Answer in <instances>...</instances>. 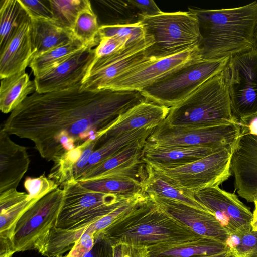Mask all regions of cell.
<instances>
[{
    "mask_svg": "<svg viewBox=\"0 0 257 257\" xmlns=\"http://www.w3.org/2000/svg\"><path fill=\"white\" fill-rule=\"evenodd\" d=\"M30 31L31 19L29 17L0 50L1 79L25 71L34 57Z\"/></svg>",
    "mask_w": 257,
    "mask_h": 257,
    "instance_id": "44dd1931",
    "label": "cell"
},
{
    "mask_svg": "<svg viewBox=\"0 0 257 257\" xmlns=\"http://www.w3.org/2000/svg\"><path fill=\"white\" fill-rule=\"evenodd\" d=\"M137 9L140 16H152L162 12L155 2L153 0H129Z\"/></svg>",
    "mask_w": 257,
    "mask_h": 257,
    "instance_id": "ee69618b",
    "label": "cell"
},
{
    "mask_svg": "<svg viewBox=\"0 0 257 257\" xmlns=\"http://www.w3.org/2000/svg\"><path fill=\"white\" fill-rule=\"evenodd\" d=\"M62 189L64 199L56 227L66 230L89 226L133 196L94 191L83 187L76 180Z\"/></svg>",
    "mask_w": 257,
    "mask_h": 257,
    "instance_id": "52a82bcc",
    "label": "cell"
},
{
    "mask_svg": "<svg viewBox=\"0 0 257 257\" xmlns=\"http://www.w3.org/2000/svg\"><path fill=\"white\" fill-rule=\"evenodd\" d=\"M240 134L238 123L195 127L173 126L163 122L155 128L147 142L164 146L228 147L236 145Z\"/></svg>",
    "mask_w": 257,
    "mask_h": 257,
    "instance_id": "4fadbf2b",
    "label": "cell"
},
{
    "mask_svg": "<svg viewBox=\"0 0 257 257\" xmlns=\"http://www.w3.org/2000/svg\"><path fill=\"white\" fill-rule=\"evenodd\" d=\"M99 235L112 245L126 243L148 247L202 237L166 212L148 196L133 212Z\"/></svg>",
    "mask_w": 257,
    "mask_h": 257,
    "instance_id": "3957f363",
    "label": "cell"
},
{
    "mask_svg": "<svg viewBox=\"0 0 257 257\" xmlns=\"http://www.w3.org/2000/svg\"><path fill=\"white\" fill-rule=\"evenodd\" d=\"M88 144L86 141L74 149L67 151L56 159L48 174V178L56 182L59 187L76 181L74 168Z\"/></svg>",
    "mask_w": 257,
    "mask_h": 257,
    "instance_id": "d6a6232c",
    "label": "cell"
},
{
    "mask_svg": "<svg viewBox=\"0 0 257 257\" xmlns=\"http://www.w3.org/2000/svg\"><path fill=\"white\" fill-rule=\"evenodd\" d=\"M144 26L140 22L121 25H103L99 29V39L107 37L117 36L129 39L130 43L138 41L146 37Z\"/></svg>",
    "mask_w": 257,
    "mask_h": 257,
    "instance_id": "8d00e7d4",
    "label": "cell"
},
{
    "mask_svg": "<svg viewBox=\"0 0 257 257\" xmlns=\"http://www.w3.org/2000/svg\"><path fill=\"white\" fill-rule=\"evenodd\" d=\"M67 90L28 96L1 129L31 140L40 155L54 161L109 126L117 117L146 100L141 92Z\"/></svg>",
    "mask_w": 257,
    "mask_h": 257,
    "instance_id": "6da1fadb",
    "label": "cell"
},
{
    "mask_svg": "<svg viewBox=\"0 0 257 257\" xmlns=\"http://www.w3.org/2000/svg\"><path fill=\"white\" fill-rule=\"evenodd\" d=\"M226 245L235 257H252L257 253V231H238L229 235Z\"/></svg>",
    "mask_w": 257,
    "mask_h": 257,
    "instance_id": "d590c367",
    "label": "cell"
},
{
    "mask_svg": "<svg viewBox=\"0 0 257 257\" xmlns=\"http://www.w3.org/2000/svg\"><path fill=\"white\" fill-rule=\"evenodd\" d=\"M229 58L201 59L192 62L160 79L141 93L147 100L170 108L222 72Z\"/></svg>",
    "mask_w": 257,
    "mask_h": 257,
    "instance_id": "8992f818",
    "label": "cell"
},
{
    "mask_svg": "<svg viewBox=\"0 0 257 257\" xmlns=\"http://www.w3.org/2000/svg\"><path fill=\"white\" fill-rule=\"evenodd\" d=\"M27 150L0 130V193L17 189L30 165Z\"/></svg>",
    "mask_w": 257,
    "mask_h": 257,
    "instance_id": "ffe728a7",
    "label": "cell"
},
{
    "mask_svg": "<svg viewBox=\"0 0 257 257\" xmlns=\"http://www.w3.org/2000/svg\"><path fill=\"white\" fill-rule=\"evenodd\" d=\"M230 170L238 195L247 202H254L257 195V136L240 134Z\"/></svg>",
    "mask_w": 257,
    "mask_h": 257,
    "instance_id": "e0dca14e",
    "label": "cell"
},
{
    "mask_svg": "<svg viewBox=\"0 0 257 257\" xmlns=\"http://www.w3.org/2000/svg\"><path fill=\"white\" fill-rule=\"evenodd\" d=\"M169 109L146 100L119 115L99 141L105 140L135 130L156 128L164 121Z\"/></svg>",
    "mask_w": 257,
    "mask_h": 257,
    "instance_id": "ac0fdd59",
    "label": "cell"
},
{
    "mask_svg": "<svg viewBox=\"0 0 257 257\" xmlns=\"http://www.w3.org/2000/svg\"><path fill=\"white\" fill-rule=\"evenodd\" d=\"M29 17L20 0L1 1L0 49L6 45L21 24Z\"/></svg>",
    "mask_w": 257,
    "mask_h": 257,
    "instance_id": "f546056e",
    "label": "cell"
},
{
    "mask_svg": "<svg viewBox=\"0 0 257 257\" xmlns=\"http://www.w3.org/2000/svg\"><path fill=\"white\" fill-rule=\"evenodd\" d=\"M146 35L142 40L129 43L114 53L95 57L80 89L90 91L103 90L108 83L124 70L152 56L154 40L152 36Z\"/></svg>",
    "mask_w": 257,
    "mask_h": 257,
    "instance_id": "7c38bea8",
    "label": "cell"
},
{
    "mask_svg": "<svg viewBox=\"0 0 257 257\" xmlns=\"http://www.w3.org/2000/svg\"><path fill=\"white\" fill-rule=\"evenodd\" d=\"M24 186L30 198L40 200L59 188V185L44 174L37 177H27Z\"/></svg>",
    "mask_w": 257,
    "mask_h": 257,
    "instance_id": "74e56055",
    "label": "cell"
},
{
    "mask_svg": "<svg viewBox=\"0 0 257 257\" xmlns=\"http://www.w3.org/2000/svg\"><path fill=\"white\" fill-rule=\"evenodd\" d=\"M163 123L173 126L195 127L238 123L232 115L222 72L205 82L177 105L170 108Z\"/></svg>",
    "mask_w": 257,
    "mask_h": 257,
    "instance_id": "277c9868",
    "label": "cell"
},
{
    "mask_svg": "<svg viewBox=\"0 0 257 257\" xmlns=\"http://www.w3.org/2000/svg\"><path fill=\"white\" fill-rule=\"evenodd\" d=\"M229 249L227 245L205 237L148 247V257H198Z\"/></svg>",
    "mask_w": 257,
    "mask_h": 257,
    "instance_id": "cb8c5ba5",
    "label": "cell"
},
{
    "mask_svg": "<svg viewBox=\"0 0 257 257\" xmlns=\"http://www.w3.org/2000/svg\"><path fill=\"white\" fill-rule=\"evenodd\" d=\"M49 2L53 20L61 27L72 31L79 13L91 7L88 0H49Z\"/></svg>",
    "mask_w": 257,
    "mask_h": 257,
    "instance_id": "836d02e7",
    "label": "cell"
},
{
    "mask_svg": "<svg viewBox=\"0 0 257 257\" xmlns=\"http://www.w3.org/2000/svg\"><path fill=\"white\" fill-rule=\"evenodd\" d=\"M93 48L84 46L55 67L34 76L35 91L45 93L81 86L95 57Z\"/></svg>",
    "mask_w": 257,
    "mask_h": 257,
    "instance_id": "9a60e30c",
    "label": "cell"
},
{
    "mask_svg": "<svg viewBox=\"0 0 257 257\" xmlns=\"http://www.w3.org/2000/svg\"><path fill=\"white\" fill-rule=\"evenodd\" d=\"M146 164L147 176L143 183V193L148 196H156L178 200L191 206L208 211L194 198L193 194L173 186L156 173L150 165Z\"/></svg>",
    "mask_w": 257,
    "mask_h": 257,
    "instance_id": "83f0119b",
    "label": "cell"
},
{
    "mask_svg": "<svg viewBox=\"0 0 257 257\" xmlns=\"http://www.w3.org/2000/svg\"><path fill=\"white\" fill-rule=\"evenodd\" d=\"M235 146L225 148L193 162L174 168L146 163L173 186L193 194L207 188L219 187L228 179L231 175V162Z\"/></svg>",
    "mask_w": 257,
    "mask_h": 257,
    "instance_id": "ba28073f",
    "label": "cell"
},
{
    "mask_svg": "<svg viewBox=\"0 0 257 257\" xmlns=\"http://www.w3.org/2000/svg\"><path fill=\"white\" fill-rule=\"evenodd\" d=\"M198 257H235L229 249L216 254Z\"/></svg>",
    "mask_w": 257,
    "mask_h": 257,
    "instance_id": "c3c4849f",
    "label": "cell"
},
{
    "mask_svg": "<svg viewBox=\"0 0 257 257\" xmlns=\"http://www.w3.org/2000/svg\"><path fill=\"white\" fill-rule=\"evenodd\" d=\"M141 16L146 34L154 40L152 56H168L199 47L202 38L198 20L193 13L162 12L154 16Z\"/></svg>",
    "mask_w": 257,
    "mask_h": 257,
    "instance_id": "5b68a950",
    "label": "cell"
},
{
    "mask_svg": "<svg viewBox=\"0 0 257 257\" xmlns=\"http://www.w3.org/2000/svg\"><path fill=\"white\" fill-rule=\"evenodd\" d=\"M146 141H137L129 144L81 174L76 181L80 182L95 180L109 172L121 170L140 163L142 161V152Z\"/></svg>",
    "mask_w": 257,
    "mask_h": 257,
    "instance_id": "d4e9b609",
    "label": "cell"
},
{
    "mask_svg": "<svg viewBox=\"0 0 257 257\" xmlns=\"http://www.w3.org/2000/svg\"><path fill=\"white\" fill-rule=\"evenodd\" d=\"M222 74L236 121L257 113V49L230 57Z\"/></svg>",
    "mask_w": 257,
    "mask_h": 257,
    "instance_id": "9c48e42d",
    "label": "cell"
},
{
    "mask_svg": "<svg viewBox=\"0 0 257 257\" xmlns=\"http://www.w3.org/2000/svg\"><path fill=\"white\" fill-rule=\"evenodd\" d=\"M255 48L257 49V30L256 32V35H255Z\"/></svg>",
    "mask_w": 257,
    "mask_h": 257,
    "instance_id": "681fc988",
    "label": "cell"
},
{
    "mask_svg": "<svg viewBox=\"0 0 257 257\" xmlns=\"http://www.w3.org/2000/svg\"><path fill=\"white\" fill-rule=\"evenodd\" d=\"M31 19V39L35 57L67 44L76 38L72 30L57 24L53 19Z\"/></svg>",
    "mask_w": 257,
    "mask_h": 257,
    "instance_id": "7402d4cb",
    "label": "cell"
},
{
    "mask_svg": "<svg viewBox=\"0 0 257 257\" xmlns=\"http://www.w3.org/2000/svg\"><path fill=\"white\" fill-rule=\"evenodd\" d=\"M252 257H257V253L252 256Z\"/></svg>",
    "mask_w": 257,
    "mask_h": 257,
    "instance_id": "f907efd6",
    "label": "cell"
},
{
    "mask_svg": "<svg viewBox=\"0 0 257 257\" xmlns=\"http://www.w3.org/2000/svg\"><path fill=\"white\" fill-rule=\"evenodd\" d=\"M238 123L240 128V134L257 136V113L240 119Z\"/></svg>",
    "mask_w": 257,
    "mask_h": 257,
    "instance_id": "f6af8a7d",
    "label": "cell"
},
{
    "mask_svg": "<svg viewBox=\"0 0 257 257\" xmlns=\"http://www.w3.org/2000/svg\"><path fill=\"white\" fill-rule=\"evenodd\" d=\"M65 257H66V256H65Z\"/></svg>",
    "mask_w": 257,
    "mask_h": 257,
    "instance_id": "816d5d0a",
    "label": "cell"
},
{
    "mask_svg": "<svg viewBox=\"0 0 257 257\" xmlns=\"http://www.w3.org/2000/svg\"><path fill=\"white\" fill-rule=\"evenodd\" d=\"M99 27L97 16L91 6L79 13L72 31L75 37L85 46L94 47L100 41Z\"/></svg>",
    "mask_w": 257,
    "mask_h": 257,
    "instance_id": "e575fe53",
    "label": "cell"
},
{
    "mask_svg": "<svg viewBox=\"0 0 257 257\" xmlns=\"http://www.w3.org/2000/svg\"><path fill=\"white\" fill-rule=\"evenodd\" d=\"M148 197L166 212L197 234L226 244L230 234L209 211L176 200L156 196Z\"/></svg>",
    "mask_w": 257,
    "mask_h": 257,
    "instance_id": "2e32d148",
    "label": "cell"
},
{
    "mask_svg": "<svg viewBox=\"0 0 257 257\" xmlns=\"http://www.w3.org/2000/svg\"><path fill=\"white\" fill-rule=\"evenodd\" d=\"M15 252L12 242L0 239V257H12Z\"/></svg>",
    "mask_w": 257,
    "mask_h": 257,
    "instance_id": "bcb514c9",
    "label": "cell"
},
{
    "mask_svg": "<svg viewBox=\"0 0 257 257\" xmlns=\"http://www.w3.org/2000/svg\"><path fill=\"white\" fill-rule=\"evenodd\" d=\"M255 205V209L253 212V218L251 221L252 229L257 231V195L253 202Z\"/></svg>",
    "mask_w": 257,
    "mask_h": 257,
    "instance_id": "7dc6e473",
    "label": "cell"
},
{
    "mask_svg": "<svg viewBox=\"0 0 257 257\" xmlns=\"http://www.w3.org/2000/svg\"><path fill=\"white\" fill-rule=\"evenodd\" d=\"M87 227L77 230L62 229L55 227L44 238L36 250L46 257H60L72 248V245L85 232Z\"/></svg>",
    "mask_w": 257,
    "mask_h": 257,
    "instance_id": "f1b7e54d",
    "label": "cell"
},
{
    "mask_svg": "<svg viewBox=\"0 0 257 257\" xmlns=\"http://www.w3.org/2000/svg\"><path fill=\"white\" fill-rule=\"evenodd\" d=\"M39 200L12 189L0 193V239L12 241L16 224L24 213Z\"/></svg>",
    "mask_w": 257,
    "mask_h": 257,
    "instance_id": "603a6c76",
    "label": "cell"
},
{
    "mask_svg": "<svg viewBox=\"0 0 257 257\" xmlns=\"http://www.w3.org/2000/svg\"><path fill=\"white\" fill-rule=\"evenodd\" d=\"M201 59L198 47L168 56H151L124 70L104 89L141 92L182 67Z\"/></svg>",
    "mask_w": 257,
    "mask_h": 257,
    "instance_id": "8fae6325",
    "label": "cell"
},
{
    "mask_svg": "<svg viewBox=\"0 0 257 257\" xmlns=\"http://www.w3.org/2000/svg\"><path fill=\"white\" fill-rule=\"evenodd\" d=\"M1 80L0 109L5 114L11 112L36 90L34 81L25 71Z\"/></svg>",
    "mask_w": 257,
    "mask_h": 257,
    "instance_id": "484cf974",
    "label": "cell"
},
{
    "mask_svg": "<svg viewBox=\"0 0 257 257\" xmlns=\"http://www.w3.org/2000/svg\"><path fill=\"white\" fill-rule=\"evenodd\" d=\"M155 129V128H148L135 130L105 140L98 141L87 164L83 169L79 176L129 144L137 141L147 140Z\"/></svg>",
    "mask_w": 257,
    "mask_h": 257,
    "instance_id": "4316f807",
    "label": "cell"
},
{
    "mask_svg": "<svg viewBox=\"0 0 257 257\" xmlns=\"http://www.w3.org/2000/svg\"><path fill=\"white\" fill-rule=\"evenodd\" d=\"M98 3L103 20L100 26L128 25L140 22L141 16L129 0L99 1Z\"/></svg>",
    "mask_w": 257,
    "mask_h": 257,
    "instance_id": "1f68e13d",
    "label": "cell"
},
{
    "mask_svg": "<svg viewBox=\"0 0 257 257\" xmlns=\"http://www.w3.org/2000/svg\"><path fill=\"white\" fill-rule=\"evenodd\" d=\"M64 191L58 188L31 207L18 221L13 238L16 252L36 250L54 227L63 204Z\"/></svg>",
    "mask_w": 257,
    "mask_h": 257,
    "instance_id": "30bf717a",
    "label": "cell"
},
{
    "mask_svg": "<svg viewBox=\"0 0 257 257\" xmlns=\"http://www.w3.org/2000/svg\"><path fill=\"white\" fill-rule=\"evenodd\" d=\"M84 46H86L75 38L67 44L34 57L29 66L34 76H37L55 67Z\"/></svg>",
    "mask_w": 257,
    "mask_h": 257,
    "instance_id": "4dcf8cb0",
    "label": "cell"
},
{
    "mask_svg": "<svg viewBox=\"0 0 257 257\" xmlns=\"http://www.w3.org/2000/svg\"><path fill=\"white\" fill-rule=\"evenodd\" d=\"M84 257H113L112 246L108 241L99 235L95 238L91 250Z\"/></svg>",
    "mask_w": 257,
    "mask_h": 257,
    "instance_id": "7bdbcfd3",
    "label": "cell"
},
{
    "mask_svg": "<svg viewBox=\"0 0 257 257\" xmlns=\"http://www.w3.org/2000/svg\"><path fill=\"white\" fill-rule=\"evenodd\" d=\"M188 9L198 20L203 59L230 57L255 48L256 1L233 8Z\"/></svg>",
    "mask_w": 257,
    "mask_h": 257,
    "instance_id": "7a4b0ae2",
    "label": "cell"
},
{
    "mask_svg": "<svg viewBox=\"0 0 257 257\" xmlns=\"http://www.w3.org/2000/svg\"><path fill=\"white\" fill-rule=\"evenodd\" d=\"M95 241L94 234L85 231L73 245L66 257H84L91 250Z\"/></svg>",
    "mask_w": 257,
    "mask_h": 257,
    "instance_id": "b9f144b4",
    "label": "cell"
},
{
    "mask_svg": "<svg viewBox=\"0 0 257 257\" xmlns=\"http://www.w3.org/2000/svg\"><path fill=\"white\" fill-rule=\"evenodd\" d=\"M225 148L227 147L164 146L146 141L143 148L141 159L145 163L166 168H174L193 162Z\"/></svg>",
    "mask_w": 257,
    "mask_h": 257,
    "instance_id": "d6986e66",
    "label": "cell"
},
{
    "mask_svg": "<svg viewBox=\"0 0 257 257\" xmlns=\"http://www.w3.org/2000/svg\"><path fill=\"white\" fill-rule=\"evenodd\" d=\"M30 18H44L53 19L48 1L20 0Z\"/></svg>",
    "mask_w": 257,
    "mask_h": 257,
    "instance_id": "ab89813d",
    "label": "cell"
},
{
    "mask_svg": "<svg viewBox=\"0 0 257 257\" xmlns=\"http://www.w3.org/2000/svg\"><path fill=\"white\" fill-rule=\"evenodd\" d=\"M112 246L113 257H148V247L126 243Z\"/></svg>",
    "mask_w": 257,
    "mask_h": 257,
    "instance_id": "60d3db41",
    "label": "cell"
},
{
    "mask_svg": "<svg viewBox=\"0 0 257 257\" xmlns=\"http://www.w3.org/2000/svg\"><path fill=\"white\" fill-rule=\"evenodd\" d=\"M193 196L215 216L230 235L252 228L253 213L234 193L211 187L194 192Z\"/></svg>",
    "mask_w": 257,
    "mask_h": 257,
    "instance_id": "5bb4252c",
    "label": "cell"
},
{
    "mask_svg": "<svg viewBox=\"0 0 257 257\" xmlns=\"http://www.w3.org/2000/svg\"><path fill=\"white\" fill-rule=\"evenodd\" d=\"M61 257V256H60Z\"/></svg>",
    "mask_w": 257,
    "mask_h": 257,
    "instance_id": "f5cc1de1",
    "label": "cell"
},
{
    "mask_svg": "<svg viewBox=\"0 0 257 257\" xmlns=\"http://www.w3.org/2000/svg\"><path fill=\"white\" fill-rule=\"evenodd\" d=\"M130 43L128 39L117 36L104 37L100 39L94 48L95 57H100L114 53L125 48Z\"/></svg>",
    "mask_w": 257,
    "mask_h": 257,
    "instance_id": "f35d334b",
    "label": "cell"
}]
</instances>
